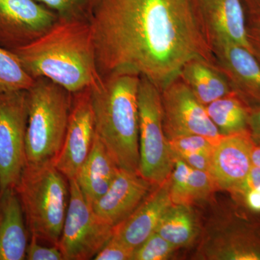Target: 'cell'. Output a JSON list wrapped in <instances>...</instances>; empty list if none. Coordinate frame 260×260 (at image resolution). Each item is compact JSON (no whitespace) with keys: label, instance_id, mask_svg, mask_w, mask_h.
Masks as SVG:
<instances>
[{"label":"cell","instance_id":"cell-10","mask_svg":"<svg viewBox=\"0 0 260 260\" xmlns=\"http://www.w3.org/2000/svg\"><path fill=\"white\" fill-rule=\"evenodd\" d=\"M162 126L168 140L185 135H201L218 144L223 135L211 121L205 106L178 77L160 90Z\"/></svg>","mask_w":260,"mask_h":260},{"label":"cell","instance_id":"cell-18","mask_svg":"<svg viewBox=\"0 0 260 260\" xmlns=\"http://www.w3.org/2000/svg\"><path fill=\"white\" fill-rule=\"evenodd\" d=\"M24 213L15 189L0 192V260H23L28 247Z\"/></svg>","mask_w":260,"mask_h":260},{"label":"cell","instance_id":"cell-31","mask_svg":"<svg viewBox=\"0 0 260 260\" xmlns=\"http://www.w3.org/2000/svg\"><path fill=\"white\" fill-rule=\"evenodd\" d=\"M184 160L189 167L210 173L212 155L203 153H181L174 155Z\"/></svg>","mask_w":260,"mask_h":260},{"label":"cell","instance_id":"cell-17","mask_svg":"<svg viewBox=\"0 0 260 260\" xmlns=\"http://www.w3.org/2000/svg\"><path fill=\"white\" fill-rule=\"evenodd\" d=\"M170 177L154 186L148 196L129 217L114 227L112 237L136 249L153 232L166 210L172 205Z\"/></svg>","mask_w":260,"mask_h":260},{"label":"cell","instance_id":"cell-33","mask_svg":"<svg viewBox=\"0 0 260 260\" xmlns=\"http://www.w3.org/2000/svg\"><path fill=\"white\" fill-rule=\"evenodd\" d=\"M239 205L251 213H260V185L248 191Z\"/></svg>","mask_w":260,"mask_h":260},{"label":"cell","instance_id":"cell-24","mask_svg":"<svg viewBox=\"0 0 260 260\" xmlns=\"http://www.w3.org/2000/svg\"><path fill=\"white\" fill-rule=\"evenodd\" d=\"M34 82L14 53L0 46V93L28 90Z\"/></svg>","mask_w":260,"mask_h":260},{"label":"cell","instance_id":"cell-30","mask_svg":"<svg viewBox=\"0 0 260 260\" xmlns=\"http://www.w3.org/2000/svg\"><path fill=\"white\" fill-rule=\"evenodd\" d=\"M260 185V167L252 165L244 180L232 191H229L233 199L238 205H240L244 195Z\"/></svg>","mask_w":260,"mask_h":260},{"label":"cell","instance_id":"cell-29","mask_svg":"<svg viewBox=\"0 0 260 260\" xmlns=\"http://www.w3.org/2000/svg\"><path fill=\"white\" fill-rule=\"evenodd\" d=\"M25 259L28 260H64L60 249L57 246L41 245L37 238L32 237L27 247Z\"/></svg>","mask_w":260,"mask_h":260},{"label":"cell","instance_id":"cell-14","mask_svg":"<svg viewBox=\"0 0 260 260\" xmlns=\"http://www.w3.org/2000/svg\"><path fill=\"white\" fill-rule=\"evenodd\" d=\"M208 43L229 41L253 54L242 0H191Z\"/></svg>","mask_w":260,"mask_h":260},{"label":"cell","instance_id":"cell-34","mask_svg":"<svg viewBox=\"0 0 260 260\" xmlns=\"http://www.w3.org/2000/svg\"><path fill=\"white\" fill-rule=\"evenodd\" d=\"M248 125L251 138L255 144H260V106L251 108Z\"/></svg>","mask_w":260,"mask_h":260},{"label":"cell","instance_id":"cell-35","mask_svg":"<svg viewBox=\"0 0 260 260\" xmlns=\"http://www.w3.org/2000/svg\"><path fill=\"white\" fill-rule=\"evenodd\" d=\"M246 13L249 18L259 19L260 0H242Z\"/></svg>","mask_w":260,"mask_h":260},{"label":"cell","instance_id":"cell-2","mask_svg":"<svg viewBox=\"0 0 260 260\" xmlns=\"http://www.w3.org/2000/svg\"><path fill=\"white\" fill-rule=\"evenodd\" d=\"M11 51L34 79L47 78L73 94L102 81L88 20L58 18L45 34Z\"/></svg>","mask_w":260,"mask_h":260},{"label":"cell","instance_id":"cell-3","mask_svg":"<svg viewBox=\"0 0 260 260\" xmlns=\"http://www.w3.org/2000/svg\"><path fill=\"white\" fill-rule=\"evenodd\" d=\"M90 89L95 134L116 166L139 172L138 90L140 77L115 73Z\"/></svg>","mask_w":260,"mask_h":260},{"label":"cell","instance_id":"cell-36","mask_svg":"<svg viewBox=\"0 0 260 260\" xmlns=\"http://www.w3.org/2000/svg\"><path fill=\"white\" fill-rule=\"evenodd\" d=\"M252 165L260 167V144L254 145L251 152Z\"/></svg>","mask_w":260,"mask_h":260},{"label":"cell","instance_id":"cell-27","mask_svg":"<svg viewBox=\"0 0 260 260\" xmlns=\"http://www.w3.org/2000/svg\"><path fill=\"white\" fill-rule=\"evenodd\" d=\"M168 140L174 155L203 153L212 155L215 146L209 139L201 135H185Z\"/></svg>","mask_w":260,"mask_h":260},{"label":"cell","instance_id":"cell-7","mask_svg":"<svg viewBox=\"0 0 260 260\" xmlns=\"http://www.w3.org/2000/svg\"><path fill=\"white\" fill-rule=\"evenodd\" d=\"M70 198L58 247L64 260L93 259L114 233V226L94 211L75 179H70Z\"/></svg>","mask_w":260,"mask_h":260},{"label":"cell","instance_id":"cell-23","mask_svg":"<svg viewBox=\"0 0 260 260\" xmlns=\"http://www.w3.org/2000/svg\"><path fill=\"white\" fill-rule=\"evenodd\" d=\"M251 108L235 91L205 106L208 116L221 135L248 131Z\"/></svg>","mask_w":260,"mask_h":260},{"label":"cell","instance_id":"cell-22","mask_svg":"<svg viewBox=\"0 0 260 260\" xmlns=\"http://www.w3.org/2000/svg\"><path fill=\"white\" fill-rule=\"evenodd\" d=\"M155 232L177 249L186 247L199 235V220L191 206L172 204L162 215Z\"/></svg>","mask_w":260,"mask_h":260},{"label":"cell","instance_id":"cell-16","mask_svg":"<svg viewBox=\"0 0 260 260\" xmlns=\"http://www.w3.org/2000/svg\"><path fill=\"white\" fill-rule=\"evenodd\" d=\"M154 186L140 173L119 169L107 192L91 205L99 218L114 227L136 210Z\"/></svg>","mask_w":260,"mask_h":260},{"label":"cell","instance_id":"cell-37","mask_svg":"<svg viewBox=\"0 0 260 260\" xmlns=\"http://www.w3.org/2000/svg\"><path fill=\"white\" fill-rule=\"evenodd\" d=\"M249 218L253 225H254V229H256V232L260 235V218H254V217H251L249 215Z\"/></svg>","mask_w":260,"mask_h":260},{"label":"cell","instance_id":"cell-5","mask_svg":"<svg viewBox=\"0 0 260 260\" xmlns=\"http://www.w3.org/2000/svg\"><path fill=\"white\" fill-rule=\"evenodd\" d=\"M27 93L25 164L54 160L64 143L73 93L44 78L36 79Z\"/></svg>","mask_w":260,"mask_h":260},{"label":"cell","instance_id":"cell-26","mask_svg":"<svg viewBox=\"0 0 260 260\" xmlns=\"http://www.w3.org/2000/svg\"><path fill=\"white\" fill-rule=\"evenodd\" d=\"M177 249L155 232L135 249L132 260L168 259Z\"/></svg>","mask_w":260,"mask_h":260},{"label":"cell","instance_id":"cell-11","mask_svg":"<svg viewBox=\"0 0 260 260\" xmlns=\"http://www.w3.org/2000/svg\"><path fill=\"white\" fill-rule=\"evenodd\" d=\"M57 20L54 12L36 0H0V46L10 51L23 47Z\"/></svg>","mask_w":260,"mask_h":260},{"label":"cell","instance_id":"cell-13","mask_svg":"<svg viewBox=\"0 0 260 260\" xmlns=\"http://www.w3.org/2000/svg\"><path fill=\"white\" fill-rule=\"evenodd\" d=\"M215 64L251 107L260 106V63L245 47L229 41L210 43Z\"/></svg>","mask_w":260,"mask_h":260},{"label":"cell","instance_id":"cell-19","mask_svg":"<svg viewBox=\"0 0 260 260\" xmlns=\"http://www.w3.org/2000/svg\"><path fill=\"white\" fill-rule=\"evenodd\" d=\"M119 169L105 145L95 134L88 158L75 178L90 205L107 192Z\"/></svg>","mask_w":260,"mask_h":260},{"label":"cell","instance_id":"cell-32","mask_svg":"<svg viewBox=\"0 0 260 260\" xmlns=\"http://www.w3.org/2000/svg\"><path fill=\"white\" fill-rule=\"evenodd\" d=\"M246 25L248 40L252 49L253 54L260 63V20L249 18Z\"/></svg>","mask_w":260,"mask_h":260},{"label":"cell","instance_id":"cell-25","mask_svg":"<svg viewBox=\"0 0 260 260\" xmlns=\"http://www.w3.org/2000/svg\"><path fill=\"white\" fill-rule=\"evenodd\" d=\"M59 18L88 20L95 0H36Z\"/></svg>","mask_w":260,"mask_h":260},{"label":"cell","instance_id":"cell-4","mask_svg":"<svg viewBox=\"0 0 260 260\" xmlns=\"http://www.w3.org/2000/svg\"><path fill=\"white\" fill-rule=\"evenodd\" d=\"M67 179L54 160L25 164L15 187L32 237L53 246L60 239L69 203Z\"/></svg>","mask_w":260,"mask_h":260},{"label":"cell","instance_id":"cell-1","mask_svg":"<svg viewBox=\"0 0 260 260\" xmlns=\"http://www.w3.org/2000/svg\"><path fill=\"white\" fill-rule=\"evenodd\" d=\"M102 77H144L161 90L188 61L215 64L191 0H95L88 17Z\"/></svg>","mask_w":260,"mask_h":260},{"label":"cell","instance_id":"cell-9","mask_svg":"<svg viewBox=\"0 0 260 260\" xmlns=\"http://www.w3.org/2000/svg\"><path fill=\"white\" fill-rule=\"evenodd\" d=\"M27 90L0 93V192L15 189L25 165Z\"/></svg>","mask_w":260,"mask_h":260},{"label":"cell","instance_id":"cell-12","mask_svg":"<svg viewBox=\"0 0 260 260\" xmlns=\"http://www.w3.org/2000/svg\"><path fill=\"white\" fill-rule=\"evenodd\" d=\"M73 95L64 143L54 160L56 169L68 180L76 178L90 153L95 135L90 89Z\"/></svg>","mask_w":260,"mask_h":260},{"label":"cell","instance_id":"cell-20","mask_svg":"<svg viewBox=\"0 0 260 260\" xmlns=\"http://www.w3.org/2000/svg\"><path fill=\"white\" fill-rule=\"evenodd\" d=\"M179 77L205 106L234 91L218 67L203 58L188 61Z\"/></svg>","mask_w":260,"mask_h":260},{"label":"cell","instance_id":"cell-6","mask_svg":"<svg viewBox=\"0 0 260 260\" xmlns=\"http://www.w3.org/2000/svg\"><path fill=\"white\" fill-rule=\"evenodd\" d=\"M138 117L139 172L159 185L172 174L174 157L162 126L160 90L144 77H140L138 90Z\"/></svg>","mask_w":260,"mask_h":260},{"label":"cell","instance_id":"cell-21","mask_svg":"<svg viewBox=\"0 0 260 260\" xmlns=\"http://www.w3.org/2000/svg\"><path fill=\"white\" fill-rule=\"evenodd\" d=\"M174 169L170 176L172 204L192 206L208 200L218 189L210 173L189 167L174 155Z\"/></svg>","mask_w":260,"mask_h":260},{"label":"cell","instance_id":"cell-8","mask_svg":"<svg viewBox=\"0 0 260 260\" xmlns=\"http://www.w3.org/2000/svg\"><path fill=\"white\" fill-rule=\"evenodd\" d=\"M210 222L195 257L205 260H260V235L244 212L232 210Z\"/></svg>","mask_w":260,"mask_h":260},{"label":"cell","instance_id":"cell-28","mask_svg":"<svg viewBox=\"0 0 260 260\" xmlns=\"http://www.w3.org/2000/svg\"><path fill=\"white\" fill-rule=\"evenodd\" d=\"M134 251L135 249L112 237L93 259L132 260Z\"/></svg>","mask_w":260,"mask_h":260},{"label":"cell","instance_id":"cell-15","mask_svg":"<svg viewBox=\"0 0 260 260\" xmlns=\"http://www.w3.org/2000/svg\"><path fill=\"white\" fill-rule=\"evenodd\" d=\"M255 143L248 131L223 135L212 154L210 174L218 189L231 191L246 177Z\"/></svg>","mask_w":260,"mask_h":260}]
</instances>
